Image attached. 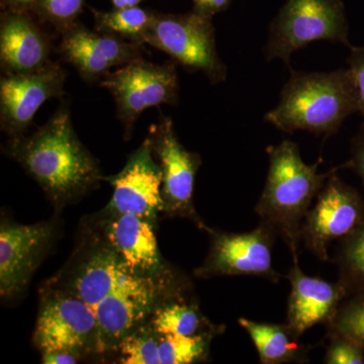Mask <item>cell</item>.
I'll return each mask as SVG.
<instances>
[{
    "label": "cell",
    "mask_w": 364,
    "mask_h": 364,
    "mask_svg": "<svg viewBox=\"0 0 364 364\" xmlns=\"http://www.w3.org/2000/svg\"><path fill=\"white\" fill-rule=\"evenodd\" d=\"M267 154V183L255 212L284 241L291 256L298 255L304 219L326 182L341 167L320 173L318 163L304 162L299 146L289 140L269 146Z\"/></svg>",
    "instance_id": "3957f363"
},
{
    "label": "cell",
    "mask_w": 364,
    "mask_h": 364,
    "mask_svg": "<svg viewBox=\"0 0 364 364\" xmlns=\"http://www.w3.org/2000/svg\"><path fill=\"white\" fill-rule=\"evenodd\" d=\"M6 4H9L14 11H21L23 13L26 9L35 6L38 0H4Z\"/></svg>",
    "instance_id": "1f68e13d"
},
{
    "label": "cell",
    "mask_w": 364,
    "mask_h": 364,
    "mask_svg": "<svg viewBox=\"0 0 364 364\" xmlns=\"http://www.w3.org/2000/svg\"><path fill=\"white\" fill-rule=\"evenodd\" d=\"M65 73L57 64L25 74H9L0 81L1 126L14 138L32 123L41 105L63 91Z\"/></svg>",
    "instance_id": "5bb4252c"
},
{
    "label": "cell",
    "mask_w": 364,
    "mask_h": 364,
    "mask_svg": "<svg viewBox=\"0 0 364 364\" xmlns=\"http://www.w3.org/2000/svg\"><path fill=\"white\" fill-rule=\"evenodd\" d=\"M100 85L116 100L117 116L130 134L136 119L145 109L176 104L178 78L173 65H156L136 58L107 74Z\"/></svg>",
    "instance_id": "ba28073f"
},
{
    "label": "cell",
    "mask_w": 364,
    "mask_h": 364,
    "mask_svg": "<svg viewBox=\"0 0 364 364\" xmlns=\"http://www.w3.org/2000/svg\"><path fill=\"white\" fill-rule=\"evenodd\" d=\"M11 152L58 205L76 200L102 181L97 160L79 141L66 107L32 135L14 138Z\"/></svg>",
    "instance_id": "7a4b0ae2"
},
{
    "label": "cell",
    "mask_w": 364,
    "mask_h": 364,
    "mask_svg": "<svg viewBox=\"0 0 364 364\" xmlns=\"http://www.w3.org/2000/svg\"><path fill=\"white\" fill-rule=\"evenodd\" d=\"M238 323L252 340L260 363H305L309 360L310 347L299 343V337L287 324L255 322L247 318H239Z\"/></svg>",
    "instance_id": "d6986e66"
},
{
    "label": "cell",
    "mask_w": 364,
    "mask_h": 364,
    "mask_svg": "<svg viewBox=\"0 0 364 364\" xmlns=\"http://www.w3.org/2000/svg\"><path fill=\"white\" fill-rule=\"evenodd\" d=\"M35 343L42 353L65 350L78 355L100 352L97 316L77 296L51 286L42 294Z\"/></svg>",
    "instance_id": "52a82bcc"
},
{
    "label": "cell",
    "mask_w": 364,
    "mask_h": 364,
    "mask_svg": "<svg viewBox=\"0 0 364 364\" xmlns=\"http://www.w3.org/2000/svg\"><path fill=\"white\" fill-rule=\"evenodd\" d=\"M105 179L114 188L105 212L138 215L155 225L158 214L164 210L162 170L153 154L149 138L129 157L122 171Z\"/></svg>",
    "instance_id": "7c38bea8"
},
{
    "label": "cell",
    "mask_w": 364,
    "mask_h": 364,
    "mask_svg": "<svg viewBox=\"0 0 364 364\" xmlns=\"http://www.w3.org/2000/svg\"><path fill=\"white\" fill-rule=\"evenodd\" d=\"M343 301L328 327V334L348 337L364 347V294Z\"/></svg>",
    "instance_id": "d4e9b609"
},
{
    "label": "cell",
    "mask_w": 364,
    "mask_h": 364,
    "mask_svg": "<svg viewBox=\"0 0 364 364\" xmlns=\"http://www.w3.org/2000/svg\"><path fill=\"white\" fill-rule=\"evenodd\" d=\"M52 286L70 291L92 309L102 353L117 349L162 304L186 299L191 284L188 279H156L136 272L97 235L79 249L68 269Z\"/></svg>",
    "instance_id": "6da1fadb"
},
{
    "label": "cell",
    "mask_w": 364,
    "mask_h": 364,
    "mask_svg": "<svg viewBox=\"0 0 364 364\" xmlns=\"http://www.w3.org/2000/svg\"><path fill=\"white\" fill-rule=\"evenodd\" d=\"M315 41L348 44L341 0H287L270 23L265 57L289 66L291 55Z\"/></svg>",
    "instance_id": "5b68a950"
},
{
    "label": "cell",
    "mask_w": 364,
    "mask_h": 364,
    "mask_svg": "<svg viewBox=\"0 0 364 364\" xmlns=\"http://www.w3.org/2000/svg\"><path fill=\"white\" fill-rule=\"evenodd\" d=\"M49 42L28 16L6 14L0 28V61L9 74H25L49 65Z\"/></svg>",
    "instance_id": "ac0fdd59"
},
{
    "label": "cell",
    "mask_w": 364,
    "mask_h": 364,
    "mask_svg": "<svg viewBox=\"0 0 364 364\" xmlns=\"http://www.w3.org/2000/svg\"><path fill=\"white\" fill-rule=\"evenodd\" d=\"M336 264L349 296L364 294V224L340 240Z\"/></svg>",
    "instance_id": "7402d4cb"
},
{
    "label": "cell",
    "mask_w": 364,
    "mask_h": 364,
    "mask_svg": "<svg viewBox=\"0 0 364 364\" xmlns=\"http://www.w3.org/2000/svg\"><path fill=\"white\" fill-rule=\"evenodd\" d=\"M154 224L135 215L104 212L100 237L136 272L156 279L184 280L162 259L154 234Z\"/></svg>",
    "instance_id": "9a60e30c"
},
{
    "label": "cell",
    "mask_w": 364,
    "mask_h": 364,
    "mask_svg": "<svg viewBox=\"0 0 364 364\" xmlns=\"http://www.w3.org/2000/svg\"><path fill=\"white\" fill-rule=\"evenodd\" d=\"M42 354L43 363L46 364H74L81 358L74 352L65 350L48 351Z\"/></svg>",
    "instance_id": "4dcf8cb0"
},
{
    "label": "cell",
    "mask_w": 364,
    "mask_h": 364,
    "mask_svg": "<svg viewBox=\"0 0 364 364\" xmlns=\"http://www.w3.org/2000/svg\"><path fill=\"white\" fill-rule=\"evenodd\" d=\"M210 253L196 275L202 279L221 275H253L277 284L282 275L273 267V247L277 235L269 225L260 222L245 233H221L210 230Z\"/></svg>",
    "instance_id": "30bf717a"
},
{
    "label": "cell",
    "mask_w": 364,
    "mask_h": 364,
    "mask_svg": "<svg viewBox=\"0 0 364 364\" xmlns=\"http://www.w3.org/2000/svg\"><path fill=\"white\" fill-rule=\"evenodd\" d=\"M349 165L353 167L361 177L364 186V127L354 138L352 144V158Z\"/></svg>",
    "instance_id": "f1b7e54d"
},
{
    "label": "cell",
    "mask_w": 364,
    "mask_h": 364,
    "mask_svg": "<svg viewBox=\"0 0 364 364\" xmlns=\"http://www.w3.org/2000/svg\"><path fill=\"white\" fill-rule=\"evenodd\" d=\"M356 111L358 97L349 69L311 73L291 70L279 105L264 119L284 133L306 131L329 136Z\"/></svg>",
    "instance_id": "277c9868"
},
{
    "label": "cell",
    "mask_w": 364,
    "mask_h": 364,
    "mask_svg": "<svg viewBox=\"0 0 364 364\" xmlns=\"http://www.w3.org/2000/svg\"><path fill=\"white\" fill-rule=\"evenodd\" d=\"M140 51L136 43L111 33H93L76 23L63 31L60 44L63 59L88 82L104 78L114 67L140 58Z\"/></svg>",
    "instance_id": "2e32d148"
},
{
    "label": "cell",
    "mask_w": 364,
    "mask_h": 364,
    "mask_svg": "<svg viewBox=\"0 0 364 364\" xmlns=\"http://www.w3.org/2000/svg\"><path fill=\"white\" fill-rule=\"evenodd\" d=\"M348 65L355 86L358 111L364 114V46L352 48Z\"/></svg>",
    "instance_id": "83f0119b"
},
{
    "label": "cell",
    "mask_w": 364,
    "mask_h": 364,
    "mask_svg": "<svg viewBox=\"0 0 364 364\" xmlns=\"http://www.w3.org/2000/svg\"><path fill=\"white\" fill-rule=\"evenodd\" d=\"M329 344L324 363L327 364H363L364 347L348 337L328 334Z\"/></svg>",
    "instance_id": "4316f807"
},
{
    "label": "cell",
    "mask_w": 364,
    "mask_h": 364,
    "mask_svg": "<svg viewBox=\"0 0 364 364\" xmlns=\"http://www.w3.org/2000/svg\"><path fill=\"white\" fill-rule=\"evenodd\" d=\"M149 322L153 329L161 335H215L222 328L210 324L200 312L198 306L186 299H173L162 304L153 314Z\"/></svg>",
    "instance_id": "ffe728a7"
},
{
    "label": "cell",
    "mask_w": 364,
    "mask_h": 364,
    "mask_svg": "<svg viewBox=\"0 0 364 364\" xmlns=\"http://www.w3.org/2000/svg\"><path fill=\"white\" fill-rule=\"evenodd\" d=\"M148 138L162 170L163 212L172 217L188 218L210 232L212 229L203 224L193 205L196 176L202 164L200 155L186 150L179 142L168 117L153 126Z\"/></svg>",
    "instance_id": "8fae6325"
},
{
    "label": "cell",
    "mask_w": 364,
    "mask_h": 364,
    "mask_svg": "<svg viewBox=\"0 0 364 364\" xmlns=\"http://www.w3.org/2000/svg\"><path fill=\"white\" fill-rule=\"evenodd\" d=\"M92 14L100 33H111L136 44L143 43L156 14L138 6L116 9L109 13L92 9Z\"/></svg>",
    "instance_id": "44dd1931"
},
{
    "label": "cell",
    "mask_w": 364,
    "mask_h": 364,
    "mask_svg": "<svg viewBox=\"0 0 364 364\" xmlns=\"http://www.w3.org/2000/svg\"><path fill=\"white\" fill-rule=\"evenodd\" d=\"M159 340L149 321L124 337L117 349L121 363L126 364H160Z\"/></svg>",
    "instance_id": "cb8c5ba5"
},
{
    "label": "cell",
    "mask_w": 364,
    "mask_h": 364,
    "mask_svg": "<svg viewBox=\"0 0 364 364\" xmlns=\"http://www.w3.org/2000/svg\"><path fill=\"white\" fill-rule=\"evenodd\" d=\"M143 43L166 53L189 70L203 72L213 83L226 79L227 68L218 55L210 16L196 11L155 14Z\"/></svg>",
    "instance_id": "8992f818"
},
{
    "label": "cell",
    "mask_w": 364,
    "mask_h": 364,
    "mask_svg": "<svg viewBox=\"0 0 364 364\" xmlns=\"http://www.w3.org/2000/svg\"><path fill=\"white\" fill-rule=\"evenodd\" d=\"M364 224V202L336 172L320 191L301 228V242L318 259L329 260V247Z\"/></svg>",
    "instance_id": "9c48e42d"
},
{
    "label": "cell",
    "mask_w": 364,
    "mask_h": 364,
    "mask_svg": "<svg viewBox=\"0 0 364 364\" xmlns=\"http://www.w3.org/2000/svg\"><path fill=\"white\" fill-rule=\"evenodd\" d=\"M52 222L18 225L2 222L0 228V294L21 296L44 259L54 239Z\"/></svg>",
    "instance_id": "4fadbf2b"
},
{
    "label": "cell",
    "mask_w": 364,
    "mask_h": 364,
    "mask_svg": "<svg viewBox=\"0 0 364 364\" xmlns=\"http://www.w3.org/2000/svg\"><path fill=\"white\" fill-rule=\"evenodd\" d=\"M160 335V364H191L205 360L215 335Z\"/></svg>",
    "instance_id": "603a6c76"
},
{
    "label": "cell",
    "mask_w": 364,
    "mask_h": 364,
    "mask_svg": "<svg viewBox=\"0 0 364 364\" xmlns=\"http://www.w3.org/2000/svg\"><path fill=\"white\" fill-rule=\"evenodd\" d=\"M293 262L287 277L291 289L286 324L301 337L316 325L329 324L349 293L340 280L329 282L305 274L298 255L293 256Z\"/></svg>",
    "instance_id": "e0dca14e"
},
{
    "label": "cell",
    "mask_w": 364,
    "mask_h": 364,
    "mask_svg": "<svg viewBox=\"0 0 364 364\" xmlns=\"http://www.w3.org/2000/svg\"><path fill=\"white\" fill-rule=\"evenodd\" d=\"M195 9L193 11L213 18L215 14L221 13L228 9L231 0H193Z\"/></svg>",
    "instance_id": "f546056e"
},
{
    "label": "cell",
    "mask_w": 364,
    "mask_h": 364,
    "mask_svg": "<svg viewBox=\"0 0 364 364\" xmlns=\"http://www.w3.org/2000/svg\"><path fill=\"white\" fill-rule=\"evenodd\" d=\"M114 9H126V7L138 6L141 0H112Z\"/></svg>",
    "instance_id": "d6a6232c"
},
{
    "label": "cell",
    "mask_w": 364,
    "mask_h": 364,
    "mask_svg": "<svg viewBox=\"0 0 364 364\" xmlns=\"http://www.w3.org/2000/svg\"><path fill=\"white\" fill-rule=\"evenodd\" d=\"M85 2V0H38L33 7L45 21L64 31L75 23Z\"/></svg>",
    "instance_id": "484cf974"
}]
</instances>
